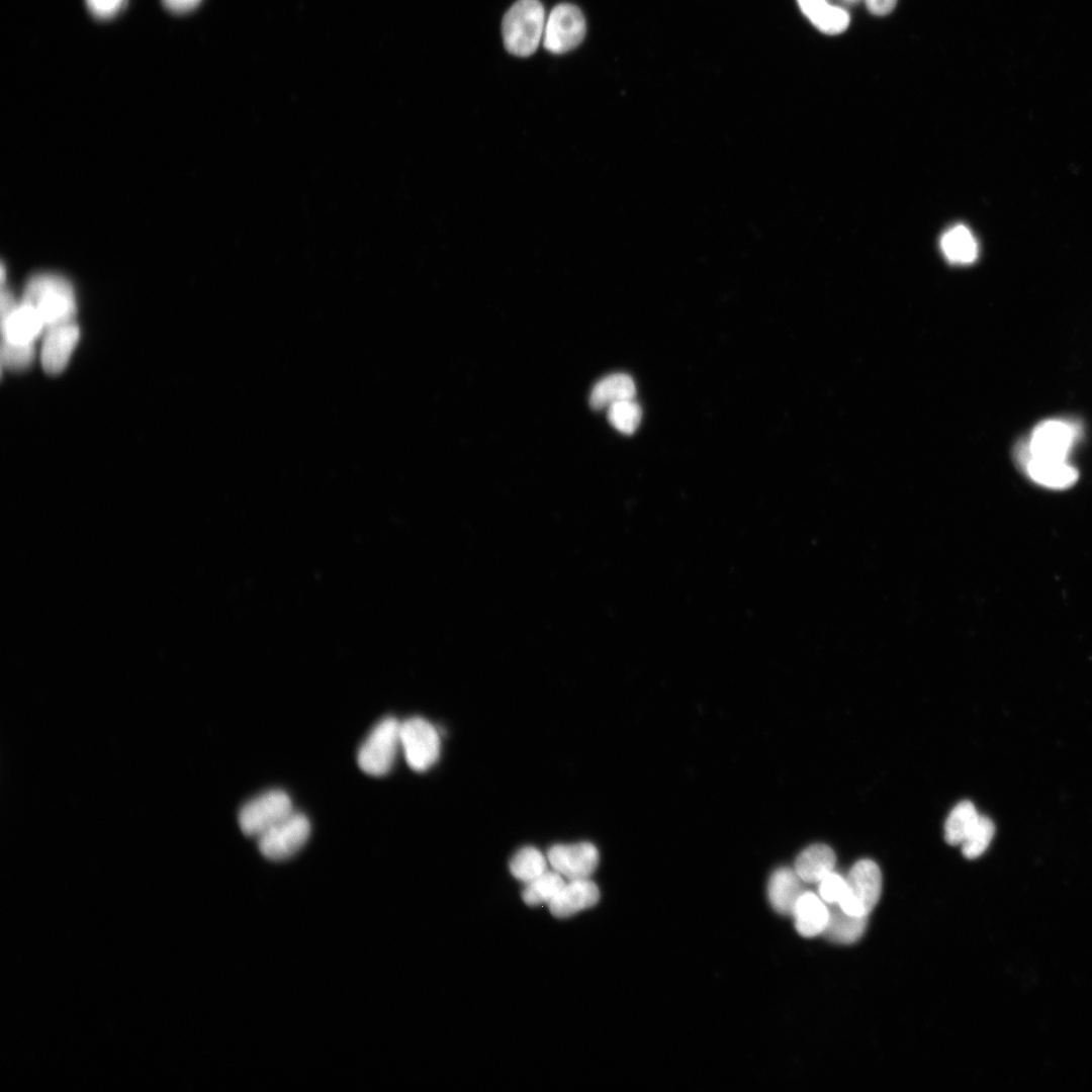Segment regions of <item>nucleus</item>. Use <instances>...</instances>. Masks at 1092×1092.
<instances>
[{
  "mask_svg": "<svg viewBox=\"0 0 1092 1092\" xmlns=\"http://www.w3.org/2000/svg\"><path fill=\"white\" fill-rule=\"evenodd\" d=\"M23 301L38 312L46 329L73 323L76 304L73 288L64 278L41 274L27 283Z\"/></svg>",
  "mask_w": 1092,
  "mask_h": 1092,
  "instance_id": "1",
  "label": "nucleus"
},
{
  "mask_svg": "<svg viewBox=\"0 0 1092 1092\" xmlns=\"http://www.w3.org/2000/svg\"><path fill=\"white\" fill-rule=\"evenodd\" d=\"M545 21V11L538 0L515 2L502 22L507 51L517 57L531 56L543 37Z\"/></svg>",
  "mask_w": 1092,
  "mask_h": 1092,
  "instance_id": "2",
  "label": "nucleus"
},
{
  "mask_svg": "<svg viewBox=\"0 0 1092 1092\" xmlns=\"http://www.w3.org/2000/svg\"><path fill=\"white\" fill-rule=\"evenodd\" d=\"M400 723L386 717L377 723L358 750L357 761L367 775L381 777L393 766L400 747Z\"/></svg>",
  "mask_w": 1092,
  "mask_h": 1092,
  "instance_id": "3",
  "label": "nucleus"
},
{
  "mask_svg": "<svg viewBox=\"0 0 1092 1092\" xmlns=\"http://www.w3.org/2000/svg\"><path fill=\"white\" fill-rule=\"evenodd\" d=\"M292 812L289 796L281 790H272L246 803L239 812L238 821L244 834L260 837Z\"/></svg>",
  "mask_w": 1092,
  "mask_h": 1092,
  "instance_id": "4",
  "label": "nucleus"
},
{
  "mask_svg": "<svg viewBox=\"0 0 1092 1092\" xmlns=\"http://www.w3.org/2000/svg\"><path fill=\"white\" fill-rule=\"evenodd\" d=\"M400 747L410 767L425 771L439 758L440 738L426 719L413 717L400 723Z\"/></svg>",
  "mask_w": 1092,
  "mask_h": 1092,
  "instance_id": "5",
  "label": "nucleus"
},
{
  "mask_svg": "<svg viewBox=\"0 0 1092 1092\" xmlns=\"http://www.w3.org/2000/svg\"><path fill=\"white\" fill-rule=\"evenodd\" d=\"M585 34L581 11L569 3L556 5L545 21L543 46L552 54H564L576 48Z\"/></svg>",
  "mask_w": 1092,
  "mask_h": 1092,
  "instance_id": "6",
  "label": "nucleus"
},
{
  "mask_svg": "<svg viewBox=\"0 0 1092 1092\" xmlns=\"http://www.w3.org/2000/svg\"><path fill=\"white\" fill-rule=\"evenodd\" d=\"M309 833L308 819L303 814L292 812L258 837L259 849L266 858L283 860L295 854L304 845Z\"/></svg>",
  "mask_w": 1092,
  "mask_h": 1092,
  "instance_id": "7",
  "label": "nucleus"
},
{
  "mask_svg": "<svg viewBox=\"0 0 1092 1092\" xmlns=\"http://www.w3.org/2000/svg\"><path fill=\"white\" fill-rule=\"evenodd\" d=\"M547 858L564 879H587L598 867L599 852L590 842L556 844L549 848Z\"/></svg>",
  "mask_w": 1092,
  "mask_h": 1092,
  "instance_id": "8",
  "label": "nucleus"
},
{
  "mask_svg": "<svg viewBox=\"0 0 1092 1092\" xmlns=\"http://www.w3.org/2000/svg\"><path fill=\"white\" fill-rule=\"evenodd\" d=\"M850 895L859 916H868L877 905L882 892V875L877 863L860 859L846 878Z\"/></svg>",
  "mask_w": 1092,
  "mask_h": 1092,
  "instance_id": "9",
  "label": "nucleus"
},
{
  "mask_svg": "<svg viewBox=\"0 0 1092 1092\" xmlns=\"http://www.w3.org/2000/svg\"><path fill=\"white\" fill-rule=\"evenodd\" d=\"M1075 432L1062 421H1045L1032 433L1029 443L1030 458L1066 460L1073 445Z\"/></svg>",
  "mask_w": 1092,
  "mask_h": 1092,
  "instance_id": "10",
  "label": "nucleus"
},
{
  "mask_svg": "<svg viewBox=\"0 0 1092 1092\" xmlns=\"http://www.w3.org/2000/svg\"><path fill=\"white\" fill-rule=\"evenodd\" d=\"M80 336L74 323L48 329L41 349V363L49 374L60 373L68 364Z\"/></svg>",
  "mask_w": 1092,
  "mask_h": 1092,
  "instance_id": "11",
  "label": "nucleus"
},
{
  "mask_svg": "<svg viewBox=\"0 0 1092 1092\" xmlns=\"http://www.w3.org/2000/svg\"><path fill=\"white\" fill-rule=\"evenodd\" d=\"M599 900L600 890L587 878L565 882L560 891L547 905L553 916L566 918L595 906Z\"/></svg>",
  "mask_w": 1092,
  "mask_h": 1092,
  "instance_id": "12",
  "label": "nucleus"
},
{
  "mask_svg": "<svg viewBox=\"0 0 1092 1092\" xmlns=\"http://www.w3.org/2000/svg\"><path fill=\"white\" fill-rule=\"evenodd\" d=\"M1 318L3 340L15 344H33L44 329L36 309L23 300L1 315Z\"/></svg>",
  "mask_w": 1092,
  "mask_h": 1092,
  "instance_id": "13",
  "label": "nucleus"
},
{
  "mask_svg": "<svg viewBox=\"0 0 1092 1092\" xmlns=\"http://www.w3.org/2000/svg\"><path fill=\"white\" fill-rule=\"evenodd\" d=\"M802 882L796 871L790 868H779L771 874L767 897L776 912L792 915L798 899L805 892Z\"/></svg>",
  "mask_w": 1092,
  "mask_h": 1092,
  "instance_id": "14",
  "label": "nucleus"
},
{
  "mask_svg": "<svg viewBox=\"0 0 1092 1092\" xmlns=\"http://www.w3.org/2000/svg\"><path fill=\"white\" fill-rule=\"evenodd\" d=\"M792 916L799 934L813 937L823 933L829 918V907L816 894L805 891L798 899Z\"/></svg>",
  "mask_w": 1092,
  "mask_h": 1092,
  "instance_id": "15",
  "label": "nucleus"
},
{
  "mask_svg": "<svg viewBox=\"0 0 1092 1092\" xmlns=\"http://www.w3.org/2000/svg\"><path fill=\"white\" fill-rule=\"evenodd\" d=\"M1025 468L1033 481L1053 489L1068 488L1078 478L1077 470L1066 460L1029 458Z\"/></svg>",
  "mask_w": 1092,
  "mask_h": 1092,
  "instance_id": "16",
  "label": "nucleus"
},
{
  "mask_svg": "<svg viewBox=\"0 0 1092 1092\" xmlns=\"http://www.w3.org/2000/svg\"><path fill=\"white\" fill-rule=\"evenodd\" d=\"M835 861L834 851L828 845L818 843L801 851L794 870L803 882L819 883L833 872Z\"/></svg>",
  "mask_w": 1092,
  "mask_h": 1092,
  "instance_id": "17",
  "label": "nucleus"
},
{
  "mask_svg": "<svg viewBox=\"0 0 1092 1092\" xmlns=\"http://www.w3.org/2000/svg\"><path fill=\"white\" fill-rule=\"evenodd\" d=\"M635 394L636 386L632 377L625 373H614L596 383L589 395V405L597 411L608 408L618 401L633 399Z\"/></svg>",
  "mask_w": 1092,
  "mask_h": 1092,
  "instance_id": "18",
  "label": "nucleus"
},
{
  "mask_svg": "<svg viewBox=\"0 0 1092 1092\" xmlns=\"http://www.w3.org/2000/svg\"><path fill=\"white\" fill-rule=\"evenodd\" d=\"M829 918L823 935L832 942L849 944L864 932L868 916L846 913L837 904H828Z\"/></svg>",
  "mask_w": 1092,
  "mask_h": 1092,
  "instance_id": "19",
  "label": "nucleus"
},
{
  "mask_svg": "<svg viewBox=\"0 0 1092 1092\" xmlns=\"http://www.w3.org/2000/svg\"><path fill=\"white\" fill-rule=\"evenodd\" d=\"M940 248L945 258L952 264L968 265L978 257V243L965 225L948 229L940 239Z\"/></svg>",
  "mask_w": 1092,
  "mask_h": 1092,
  "instance_id": "20",
  "label": "nucleus"
},
{
  "mask_svg": "<svg viewBox=\"0 0 1092 1092\" xmlns=\"http://www.w3.org/2000/svg\"><path fill=\"white\" fill-rule=\"evenodd\" d=\"M802 11L822 32L837 34L844 31L849 23L846 11L830 6L825 0H797Z\"/></svg>",
  "mask_w": 1092,
  "mask_h": 1092,
  "instance_id": "21",
  "label": "nucleus"
},
{
  "mask_svg": "<svg viewBox=\"0 0 1092 1092\" xmlns=\"http://www.w3.org/2000/svg\"><path fill=\"white\" fill-rule=\"evenodd\" d=\"M979 814L970 801L959 803L949 813L945 826L944 837L948 844H962L979 819Z\"/></svg>",
  "mask_w": 1092,
  "mask_h": 1092,
  "instance_id": "22",
  "label": "nucleus"
},
{
  "mask_svg": "<svg viewBox=\"0 0 1092 1092\" xmlns=\"http://www.w3.org/2000/svg\"><path fill=\"white\" fill-rule=\"evenodd\" d=\"M565 884V879L556 871L545 873L527 883L522 898L529 906L549 903Z\"/></svg>",
  "mask_w": 1092,
  "mask_h": 1092,
  "instance_id": "23",
  "label": "nucleus"
},
{
  "mask_svg": "<svg viewBox=\"0 0 1092 1092\" xmlns=\"http://www.w3.org/2000/svg\"><path fill=\"white\" fill-rule=\"evenodd\" d=\"M547 857V856H546ZM533 846H525L518 850L510 861L512 875L526 884L533 881L547 869L548 858Z\"/></svg>",
  "mask_w": 1092,
  "mask_h": 1092,
  "instance_id": "24",
  "label": "nucleus"
},
{
  "mask_svg": "<svg viewBox=\"0 0 1092 1092\" xmlns=\"http://www.w3.org/2000/svg\"><path fill=\"white\" fill-rule=\"evenodd\" d=\"M819 895L825 903L837 904L846 913L858 915L847 881L840 875L832 872L819 882Z\"/></svg>",
  "mask_w": 1092,
  "mask_h": 1092,
  "instance_id": "25",
  "label": "nucleus"
},
{
  "mask_svg": "<svg viewBox=\"0 0 1092 1092\" xmlns=\"http://www.w3.org/2000/svg\"><path fill=\"white\" fill-rule=\"evenodd\" d=\"M641 407L634 399L618 401L608 407V421L619 432L633 434L641 421Z\"/></svg>",
  "mask_w": 1092,
  "mask_h": 1092,
  "instance_id": "26",
  "label": "nucleus"
},
{
  "mask_svg": "<svg viewBox=\"0 0 1092 1092\" xmlns=\"http://www.w3.org/2000/svg\"><path fill=\"white\" fill-rule=\"evenodd\" d=\"M995 833L992 820L986 816L979 819L962 843V852L968 858L980 856L989 846Z\"/></svg>",
  "mask_w": 1092,
  "mask_h": 1092,
  "instance_id": "27",
  "label": "nucleus"
},
{
  "mask_svg": "<svg viewBox=\"0 0 1092 1092\" xmlns=\"http://www.w3.org/2000/svg\"><path fill=\"white\" fill-rule=\"evenodd\" d=\"M33 356V344H15L2 340L1 361L3 366L14 370L23 369L31 363Z\"/></svg>",
  "mask_w": 1092,
  "mask_h": 1092,
  "instance_id": "28",
  "label": "nucleus"
},
{
  "mask_svg": "<svg viewBox=\"0 0 1092 1092\" xmlns=\"http://www.w3.org/2000/svg\"><path fill=\"white\" fill-rule=\"evenodd\" d=\"M125 0H86L90 12L98 18H108L116 14Z\"/></svg>",
  "mask_w": 1092,
  "mask_h": 1092,
  "instance_id": "29",
  "label": "nucleus"
},
{
  "mask_svg": "<svg viewBox=\"0 0 1092 1092\" xmlns=\"http://www.w3.org/2000/svg\"><path fill=\"white\" fill-rule=\"evenodd\" d=\"M866 3L872 14L883 16L893 11L897 0H866Z\"/></svg>",
  "mask_w": 1092,
  "mask_h": 1092,
  "instance_id": "30",
  "label": "nucleus"
},
{
  "mask_svg": "<svg viewBox=\"0 0 1092 1092\" xmlns=\"http://www.w3.org/2000/svg\"><path fill=\"white\" fill-rule=\"evenodd\" d=\"M201 0H162L163 5L174 13H185L195 8Z\"/></svg>",
  "mask_w": 1092,
  "mask_h": 1092,
  "instance_id": "31",
  "label": "nucleus"
}]
</instances>
